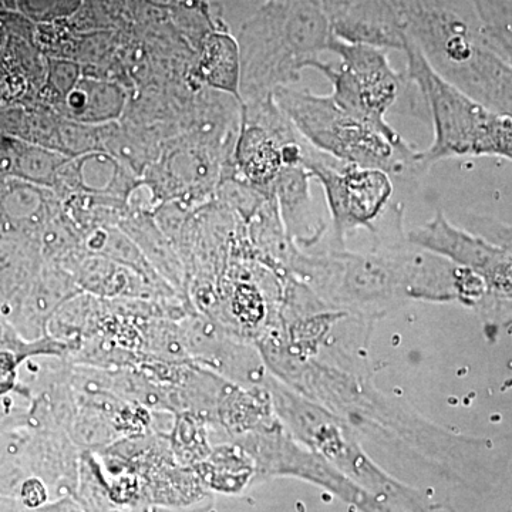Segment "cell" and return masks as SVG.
Returning a JSON list of instances; mask_svg holds the SVG:
<instances>
[{
  "mask_svg": "<svg viewBox=\"0 0 512 512\" xmlns=\"http://www.w3.org/2000/svg\"><path fill=\"white\" fill-rule=\"evenodd\" d=\"M278 109L316 150L359 167L376 168L412 185L429 171L423 153L409 143L399 146L382 131L343 110L329 96L309 90L279 87L274 92Z\"/></svg>",
  "mask_w": 512,
  "mask_h": 512,
  "instance_id": "obj_1",
  "label": "cell"
},
{
  "mask_svg": "<svg viewBox=\"0 0 512 512\" xmlns=\"http://www.w3.org/2000/svg\"><path fill=\"white\" fill-rule=\"evenodd\" d=\"M407 83L420 92L433 120L434 140L423 153L424 163L446 158L500 156L512 160V116L488 109L451 86L427 62L419 45L403 35Z\"/></svg>",
  "mask_w": 512,
  "mask_h": 512,
  "instance_id": "obj_2",
  "label": "cell"
},
{
  "mask_svg": "<svg viewBox=\"0 0 512 512\" xmlns=\"http://www.w3.org/2000/svg\"><path fill=\"white\" fill-rule=\"evenodd\" d=\"M330 52L340 56L339 67L313 60L309 69L318 70L332 84L333 100L357 119L382 131L394 144H407L386 121V113L396 103L404 74L390 66L386 53L380 47L365 43H350L335 35L329 45Z\"/></svg>",
  "mask_w": 512,
  "mask_h": 512,
  "instance_id": "obj_3",
  "label": "cell"
},
{
  "mask_svg": "<svg viewBox=\"0 0 512 512\" xmlns=\"http://www.w3.org/2000/svg\"><path fill=\"white\" fill-rule=\"evenodd\" d=\"M305 167L313 180L322 185L340 241L353 229H373V222L392 200L393 180L382 170L345 163L313 146L309 148Z\"/></svg>",
  "mask_w": 512,
  "mask_h": 512,
  "instance_id": "obj_4",
  "label": "cell"
},
{
  "mask_svg": "<svg viewBox=\"0 0 512 512\" xmlns=\"http://www.w3.org/2000/svg\"><path fill=\"white\" fill-rule=\"evenodd\" d=\"M410 241L470 266L495 288L512 292V256L451 227L443 212H437L433 220L414 229Z\"/></svg>",
  "mask_w": 512,
  "mask_h": 512,
  "instance_id": "obj_5",
  "label": "cell"
}]
</instances>
